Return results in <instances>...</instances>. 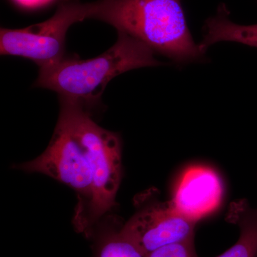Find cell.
<instances>
[{
  "label": "cell",
  "instance_id": "1",
  "mask_svg": "<svg viewBox=\"0 0 257 257\" xmlns=\"http://www.w3.org/2000/svg\"><path fill=\"white\" fill-rule=\"evenodd\" d=\"M154 51L143 42L118 32L116 43L102 55L81 60L64 57L58 63L40 69L35 87L57 92L60 100L77 104L89 111L99 104L101 94L111 79L132 69L162 64Z\"/></svg>",
  "mask_w": 257,
  "mask_h": 257
},
{
  "label": "cell",
  "instance_id": "2",
  "mask_svg": "<svg viewBox=\"0 0 257 257\" xmlns=\"http://www.w3.org/2000/svg\"><path fill=\"white\" fill-rule=\"evenodd\" d=\"M88 5V18L109 24L175 62H192L205 53L193 40L181 0H99Z\"/></svg>",
  "mask_w": 257,
  "mask_h": 257
},
{
  "label": "cell",
  "instance_id": "3",
  "mask_svg": "<svg viewBox=\"0 0 257 257\" xmlns=\"http://www.w3.org/2000/svg\"><path fill=\"white\" fill-rule=\"evenodd\" d=\"M60 102L59 117L78 138L92 172L90 200L80 217L74 221L78 232L90 236L94 225L115 203L121 177V141L117 134L96 124L87 109L68 101Z\"/></svg>",
  "mask_w": 257,
  "mask_h": 257
},
{
  "label": "cell",
  "instance_id": "4",
  "mask_svg": "<svg viewBox=\"0 0 257 257\" xmlns=\"http://www.w3.org/2000/svg\"><path fill=\"white\" fill-rule=\"evenodd\" d=\"M89 5L80 0H62L52 18L24 29L2 28V55L17 56L33 61L40 69L58 63L65 57L66 35L74 23L88 19Z\"/></svg>",
  "mask_w": 257,
  "mask_h": 257
},
{
  "label": "cell",
  "instance_id": "5",
  "mask_svg": "<svg viewBox=\"0 0 257 257\" xmlns=\"http://www.w3.org/2000/svg\"><path fill=\"white\" fill-rule=\"evenodd\" d=\"M16 167L44 174L74 189L79 198L74 221L85 210L92 194V172L82 145L63 119L59 117L50 145L43 154Z\"/></svg>",
  "mask_w": 257,
  "mask_h": 257
},
{
  "label": "cell",
  "instance_id": "6",
  "mask_svg": "<svg viewBox=\"0 0 257 257\" xmlns=\"http://www.w3.org/2000/svg\"><path fill=\"white\" fill-rule=\"evenodd\" d=\"M197 221L177 210L172 201L138 211L120 230L147 253L171 243L194 238Z\"/></svg>",
  "mask_w": 257,
  "mask_h": 257
},
{
  "label": "cell",
  "instance_id": "7",
  "mask_svg": "<svg viewBox=\"0 0 257 257\" xmlns=\"http://www.w3.org/2000/svg\"><path fill=\"white\" fill-rule=\"evenodd\" d=\"M222 190L220 179L214 170L192 167L182 176L171 201L177 210L197 222L219 206Z\"/></svg>",
  "mask_w": 257,
  "mask_h": 257
},
{
  "label": "cell",
  "instance_id": "8",
  "mask_svg": "<svg viewBox=\"0 0 257 257\" xmlns=\"http://www.w3.org/2000/svg\"><path fill=\"white\" fill-rule=\"evenodd\" d=\"M231 221L239 225L237 241L217 257H257V207L245 201L236 202L230 209Z\"/></svg>",
  "mask_w": 257,
  "mask_h": 257
},
{
  "label": "cell",
  "instance_id": "9",
  "mask_svg": "<svg viewBox=\"0 0 257 257\" xmlns=\"http://www.w3.org/2000/svg\"><path fill=\"white\" fill-rule=\"evenodd\" d=\"M236 42L257 48V25H240L230 21L226 10L210 18L206 24V35L201 42L204 52L219 42Z\"/></svg>",
  "mask_w": 257,
  "mask_h": 257
},
{
  "label": "cell",
  "instance_id": "10",
  "mask_svg": "<svg viewBox=\"0 0 257 257\" xmlns=\"http://www.w3.org/2000/svg\"><path fill=\"white\" fill-rule=\"evenodd\" d=\"M97 257H148V253L119 231L104 239Z\"/></svg>",
  "mask_w": 257,
  "mask_h": 257
},
{
  "label": "cell",
  "instance_id": "11",
  "mask_svg": "<svg viewBox=\"0 0 257 257\" xmlns=\"http://www.w3.org/2000/svg\"><path fill=\"white\" fill-rule=\"evenodd\" d=\"M148 257H198L194 238L166 245L148 253Z\"/></svg>",
  "mask_w": 257,
  "mask_h": 257
},
{
  "label": "cell",
  "instance_id": "12",
  "mask_svg": "<svg viewBox=\"0 0 257 257\" xmlns=\"http://www.w3.org/2000/svg\"><path fill=\"white\" fill-rule=\"evenodd\" d=\"M14 3L25 9H37L50 4L54 0H13Z\"/></svg>",
  "mask_w": 257,
  "mask_h": 257
}]
</instances>
